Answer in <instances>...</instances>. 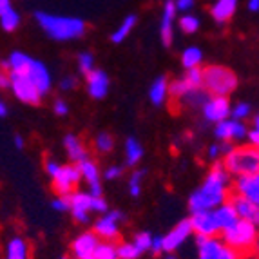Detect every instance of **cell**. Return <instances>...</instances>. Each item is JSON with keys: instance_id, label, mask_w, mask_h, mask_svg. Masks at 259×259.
Here are the masks:
<instances>
[{"instance_id": "1", "label": "cell", "mask_w": 259, "mask_h": 259, "mask_svg": "<svg viewBox=\"0 0 259 259\" xmlns=\"http://www.w3.org/2000/svg\"><path fill=\"white\" fill-rule=\"evenodd\" d=\"M230 174L225 170L221 161H216L212 170L207 174L205 182L198 190H194L189 198L190 212L198 210H212L225 203L230 196Z\"/></svg>"}, {"instance_id": "2", "label": "cell", "mask_w": 259, "mask_h": 259, "mask_svg": "<svg viewBox=\"0 0 259 259\" xmlns=\"http://www.w3.org/2000/svg\"><path fill=\"white\" fill-rule=\"evenodd\" d=\"M36 22L44 29V33L51 36L53 40L65 42V40H76L83 36L87 26L82 18L76 17H58V15H49L38 11L36 13Z\"/></svg>"}, {"instance_id": "3", "label": "cell", "mask_w": 259, "mask_h": 259, "mask_svg": "<svg viewBox=\"0 0 259 259\" xmlns=\"http://www.w3.org/2000/svg\"><path fill=\"white\" fill-rule=\"evenodd\" d=\"M221 239L241 257L252 255L255 254L257 246V225L246 220H238L232 227L221 230Z\"/></svg>"}, {"instance_id": "4", "label": "cell", "mask_w": 259, "mask_h": 259, "mask_svg": "<svg viewBox=\"0 0 259 259\" xmlns=\"http://www.w3.org/2000/svg\"><path fill=\"white\" fill-rule=\"evenodd\" d=\"M203 73V87L208 93V96H227L232 95L238 87V76L232 69L225 67V65H207Z\"/></svg>"}, {"instance_id": "5", "label": "cell", "mask_w": 259, "mask_h": 259, "mask_svg": "<svg viewBox=\"0 0 259 259\" xmlns=\"http://www.w3.org/2000/svg\"><path fill=\"white\" fill-rule=\"evenodd\" d=\"M221 165L230 176H245L259 174V151L257 147H234L229 154L223 156Z\"/></svg>"}, {"instance_id": "6", "label": "cell", "mask_w": 259, "mask_h": 259, "mask_svg": "<svg viewBox=\"0 0 259 259\" xmlns=\"http://www.w3.org/2000/svg\"><path fill=\"white\" fill-rule=\"evenodd\" d=\"M199 259H241L238 252L230 248L221 238H199L196 236Z\"/></svg>"}, {"instance_id": "7", "label": "cell", "mask_w": 259, "mask_h": 259, "mask_svg": "<svg viewBox=\"0 0 259 259\" xmlns=\"http://www.w3.org/2000/svg\"><path fill=\"white\" fill-rule=\"evenodd\" d=\"M8 76H9V87H11L13 95L17 96L20 102L29 104V105L40 104L42 95H40L38 89L33 85V82L27 78L26 73H15V71H9Z\"/></svg>"}, {"instance_id": "8", "label": "cell", "mask_w": 259, "mask_h": 259, "mask_svg": "<svg viewBox=\"0 0 259 259\" xmlns=\"http://www.w3.org/2000/svg\"><path fill=\"white\" fill-rule=\"evenodd\" d=\"M51 180H53V187H55L56 194L69 196L76 190L82 176H80V170H78L76 165H60V168L56 170V174Z\"/></svg>"}, {"instance_id": "9", "label": "cell", "mask_w": 259, "mask_h": 259, "mask_svg": "<svg viewBox=\"0 0 259 259\" xmlns=\"http://www.w3.org/2000/svg\"><path fill=\"white\" fill-rule=\"evenodd\" d=\"M120 220H121V212L118 210L105 212L104 216L95 221L93 232L102 241H114V239L120 238V227H118Z\"/></svg>"}, {"instance_id": "10", "label": "cell", "mask_w": 259, "mask_h": 259, "mask_svg": "<svg viewBox=\"0 0 259 259\" xmlns=\"http://www.w3.org/2000/svg\"><path fill=\"white\" fill-rule=\"evenodd\" d=\"M190 227H192V232L199 238H214L220 234V227L216 223V218H214V212L212 210H198L192 212L190 216Z\"/></svg>"}, {"instance_id": "11", "label": "cell", "mask_w": 259, "mask_h": 259, "mask_svg": "<svg viewBox=\"0 0 259 259\" xmlns=\"http://www.w3.org/2000/svg\"><path fill=\"white\" fill-rule=\"evenodd\" d=\"M24 73L27 74V78L33 82V85L38 89V93L42 96L48 95V93L51 91V85H53L51 73H49V69L42 64V62L35 60V58H31Z\"/></svg>"}, {"instance_id": "12", "label": "cell", "mask_w": 259, "mask_h": 259, "mask_svg": "<svg viewBox=\"0 0 259 259\" xmlns=\"http://www.w3.org/2000/svg\"><path fill=\"white\" fill-rule=\"evenodd\" d=\"M203 116L207 121L218 123L230 118V102L227 96H208V100L201 107Z\"/></svg>"}, {"instance_id": "13", "label": "cell", "mask_w": 259, "mask_h": 259, "mask_svg": "<svg viewBox=\"0 0 259 259\" xmlns=\"http://www.w3.org/2000/svg\"><path fill=\"white\" fill-rule=\"evenodd\" d=\"M234 194L248 199V201L254 205H259V174L236 176V182H234Z\"/></svg>"}, {"instance_id": "14", "label": "cell", "mask_w": 259, "mask_h": 259, "mask_svg": "<svg viewBox=\"0 0 259 259\" xmlns=\"http://www.w3.org/2000/svg\"><path fill=\"white\" fill-rule=\"evenodd\" d=\"M69 210H71V214H73L74 221H78V223H89L91 194H89V192L74 190L73 194H69Z\"/></svg>"}, {"instance_id": "15", "label": "cell", "mask_w": 259, "mask_h": 259, "mask_svg": "<svg viewBox=\"0 0 259 259\" xmlns=\"http://www.w3.org/2000/svg\"><path fill=\"white\" fill-rule=\"evenodd\" d=\"M192 234V227H190L189 220H182L180 223L174 227L170 232H167V236H163V252H174L178 250Z\"/></svg>"}, {"instance_id": "16", "label": "cell", "mask_w": 259, "mask_h": 259, "mask_svg": "<svg viewBox=\"0 0 259 259\" xmlns=\"http://www.w3.org/2000/svg\"><path fill=\"white\" fill-rule=\"evenodd\" d=\"M176 6L174 0H167L161 11V22H160V38L163 46H170L174 40V20H176Z\"/></svg>"}, {"instance_id": "17", "label": "cell", "mask_w": 259, "mask_h": 259, "mask_svg": "<svg viewBox=\"0 0 259 259\" xmlns=\"http://www.w3.org/2000/svg\"><path fill=\"white\" fill-rule=\"evenodd\" d=\"M87 95L95 100H102L107 96L109 93V76L105 71L102 69H93L91 73L87 74Z\"/></svg>"}, {"instance_id": "18", "label": "cell", "mask_w": 259, "mask_h": 259, "mask_svg": "<svg viewBox=\"0 0 259 259\" xmlns=\"http://www.w3.org/2000/svg\"><path fill=\"white\" fill-rule=\"evenodd\" d=\"M100 239L95 236V232L80 234L73 243H71V254L74 259H93L95 248Z\"/></svg>"}, {"instance_id": "19", "label": "cell", "mask_w": 259, "mask_h": 259, "mask_svg": "<svg viewBox=\"0 0 259 259\" xmlns=\"http://www.w3.org/2000/svg\"><path fill=\"white\" fill-rule=\"evenodd\" d=\"M227 201L232 205V208L236 210L239 220L252 221V223H255V225L259 223V205L250 203L248 199L241 198V196H238V194H230Z\"/></svg>"}, {"instance_id": "20", "label": "cell", "mask_w": 259, "mask_h": 259, "mask_svg": "<svg viewBox=\"0 0 259 259\" xmlns=\"http://www.w3.org/2000/svg\"><path fill=\"white\" fill-rule=\"evenodd\" d=\"M80 170V176L83 178L89 185V194L91 196H102V183H100V168L93 160H85L76 165Z\"/></svg>"}, {"instance_id": "21", "label": "cell", "mask_w": 259, "mask_h": 259, "mask_svg": "<svg viewBox=\"0 0 259 259\" xmlns=\"http://www.w3.org/2000/svg\"><path fill=\"white\" fill-rule=\"evenodd\" d=\"M64 149H65V152H67V156H69V160L73 161L74 165L89 160V151L85 149L82 140L78 138V136H74V134H67L64 138Z\"/></svg>"}, {"instance_id": "22", "label": "cell", "mask_w": 259, "mask_h": 259, "mask_svg": "<svg viewBox=\"0 0 259 259\" xmlns=\"http://www.w3.org/2000/svg\"><path fill=\"white\" fill-rule=\"evenodd\" d=\"M236 9H238V0H216L210 8V15L218 24H225L234 17Z\"/></svg>"}, {"instance_id": "23", "label": "cell", "mask_w": 259, "mask_h": 259, "mask_svg": "<svg viewBox=\"0 0 259 259\" xmlns=\"http://www.w3.org/2000/svg\"><path fill=\"white\" fill-rule=\"evenodd\" d=\"M212 212H214L216 223H218V227H220V234H221V230L232 227V225L239 220L238 214H236V210H234L232 205H230L229 201H225V203H221L220 207L212 208Z\"/></svg>"}, {"instance_id": "24", "label": "cell", "mask_w": 259, "mask_h": 259, "mask_svg": "<svg viewBox=\"0 0 259 259\" xmlns=\"http://www.w3.org/2000/svg\"><path fill=\"white\" fill-rule=\"evenodd\" d=\"M149 98H151L152 105L161 107L168 98V80L165 76L156 78L152 82L151 89H149Z\"/></svg>"}, {"instance_id": "25", "label": "cell", "mask_w": 259, "mask_h": 259, "mask_svg": "<svg viewBox=\"0 0 259 259\" xmlns=\"http://www.w3.org/2000/svg\"><path fill=\"white\" fill-rule=\"evenodd\" d=\"M6 259H29V245L26 239L13 238L6 245Z\"/></svg>"}, {"instance_id": "26", "label": "cell", "mask_w": 259, "mask_h": 259, "mask_svg": "<svg viewBox=\"0 0 259 259\" xmlns=\"http://www.w3.org/2000/svg\"><path fill=\"white\" fill-rule=\"evenodd\" d=\"M207 100H208V93L205 91L203 87H192L178 102L183 105H189V107H203V104Z\"/></svg>"}, {"instance_id": "27", "label": "cell", "mask_w": 259, "mask_h": 259, "mask_svg": "<svg viewBox=\"0 0 259 259\" xmlns=\"http://www.w3.org/2000/svg\"><path fill=\"white\" fill-rule=\"evenodd\" d=\"M134 26H136V15H127V17L121 20L120 26H118V29L111 35L112 44H121V42H123V40L131 35V31L134 29Z\"/></svg>"}, {"instance_id": "28", "label": "cell", "mask_w": 259, "mask_h": 259, "mask_svg": "<svg viewBox=\"0 0 259 259\" xmlns=\"http://www.w3.org/2000/svg\"><path fill=\"white\" fill-rule=\"evenodd\" d=\"M143 158V147L136 138H127L125 142V163L134 167Z\"/></svg>"}, {"instance_id": "29", "label": "cell", "mask_w": 259, "mask_h": 259, "mask_svg": "<svg viewBox=\"0 0 259 259\" xmlns=\"http://www.w3.org/2000/svg\"><path fill=\"white\" fill-rule=\"evenodd\" d=\"M203 62V53L199 48H187L185 51L182 53V64L185 69H192V67H199Z\"/></svg>"}, {"instance_id": "30", "label": "cell", "mask_w": 259, "mask_h": 259, "mask_svg": "<svg viewBox=\"0 0 259 259\" xmlns=\"http://www.w3.org/2000/svg\"><path fill=\"white\" fill-rule=\"evenodd\" d=\"M0 26H2L4 31H8V33L17 29V27L20 26V15L17 13V9L9 8L6 13L0 15Z\"/></svg>"}, {"instance_id": "31", "label": "cell", "mask_w": 259, "mask_h": 259, "mask_svg": "<svg viewBox=\"0 0 259 259\" xmlns=\"http://www.w3.org/2000/svg\"><path fill=\"white\" fill-rule=\"evenodd\" d=\"M234 123L236 120L232 118H227V120L216 123V136L221 142H234Z\"/></svg>"}, {"instance_id": "32", "label": "cell", "mask_w": 259, "mask_h": 259, "mask_svg": "<svg viewBox=\"0 0 259 259\" xmlns=\"http://www.w3.org/2000/svg\"><path fill=\"white\" fill-rule=\"evenodd\" d=\"M93 259H118L116 257V245L112 241H98L95 248Z\"/></svg>"}, {"instance_id": "33", "label": "cell", "mask_w": 259, "mask_h": 259, "mask_svg": "<svg viewBox=\"0 0 259 259\" xmlns=\"http://www.w3.org/2000/svg\"><path fill=\"white\" fill-rule=\"evenodd\" d=\"M180 29H182L183 33H187V35H194L196 31L199 29L198 17H194V15H183V17L180 18Z\"/></svg>"}, {"instance_id": "34", "label": "cell", "mask_w": 259, "mask_h": 259, "mask_svg": "<svg viewBox=\"0 0 259 259\" xmlns=\"http://www.w3.org/2000/svg\"><path fill=\"white\" fill-rule=\"evenodd\" d=\"M95 147L98 152H111L114 149V138L109 133H100L95 140Z\"/></svg>"}, {"instance_id": "35", "label": "cell", "mask_w": 259, "mask_h": 259, "mask_svg": "<svg viewBox=\"0 0 259 259\" xmlns=\"http://www.w3.org/2000/svg\"><path fill=\"white\" fill-rule=\"evenodd\" d=\"M140 252L136 250V246L133 243H120L116 245V257L118 259H138Z\"/></svg>"}, {"instance_id": "36", "label": "cell", "mask_w": 259, "mask_h": 259, "mask_svg": "<svg viewBox=\"0 0 259 259\" xmlns=\"http://www.w3.org/2000/svg\"><path fill=\"white\" fill-rule=\"evenodd\" d=\"M143 178H145V170H134L131 174V180H129V189H131V194L134 198H138L142 194V182Z\"/></svg>"}, {"instance_id": "37", "label": "cell", "mask_w": 259, "mask_h": 259, "mask_svg": "<svg viewBox=\"0 0 259 259\" xmlns=\"http://www.w3.org/2000/svg\"><path fill=\"white\" fill-rule=\"evenodd\" d=\"M250 104H246V102H239L236 104L234 107H230V116L232 120H238V121H243L245 118L250 116Z\"/></svg>"}, {"instance_id": "38", "label": "cell", "mask_w": 259, "mask_h": 259, "mask_svg": "<svg viewBox=\"0 0 259 259\" xmlns=\"http://www.w3.org/2000/svg\"><path fill=\"white\" fill-rule=\"evenodd\" d=\"M151 239H152V236L149 232H138L134 236L133 245L136 246V250H138L140 254H143V252H147L149 248H151Z\"/></svg>"}, {"instance_id": "39", "label": "cell", "mask_w": 259, "mask_h": 259, "mask_svg": "<svg viewBox=\"0 0 259 259\" xmlns=\"http://www.w3.org/2000/svg\"><path fill=\"white\" fill-rule=\"evenodd\" d=\"M78 69L85 76L95 69V58H93L91 53H80V56H78Z\"/></svg>"}, {"instance_id": "40", "label": "cell", "mask_w": 259, "mask_h": 259, "mask_svg": "<svg viewBox=\"0 0 259 259\" xmlns=\"http://www.w3.org/2000/svg\"><path fill=\"white\" fill-rule=\"evenodd\" d=\"M183 80H185L190 87H201V83H203V73H201L199 67H192V69H187Z\"/></svg>"}, {"instance_id": "41", "label": "cell", "mask_w": 259, "mask_h": 259, "mask_svg": "<svg viewBox=\"0 0 259 259\" xmlns=\"http://www.w3.org/2000/svg\"><path fill=\"white\" fill-rule=\"evenodd\" d=\"M91 212L105 214L107 212V201L102 196H91Z\"/></svg>"}, {"instance_id": "42", "label": "cell", "mask_w": 259, "mask_h": 259, "mask_svg": "<svg viewBox=\"0 0 259 259\" xmlns=\"http://www.w3.org/2000/svg\"><path fill=\"white\" fill-rule=\"evenodd\" d=\"M53 208L60 212L69 210V196H58V198L53 199Z\"/></svg>"}, {"instance_id": "43", "label": "cell", "mask_w": 259, "mask_h": 259, "mask_svg": "<svg viewBox=\"0 0 259 259\" xmlns=\"http://www.w3.org/2000/svg\"><path fill=\"white\" fill-rule=\"evenodd\" d=\"M121 172H123V168H121L120 165H111V167L105 168L104 178L105 180H116V178L121 176Z\"/></svg>"}, {"instance_id": "44", "label": "cell", "mask_w": 259, "mask_h": 259, "mask_svg": "<svg viewBox=\"0 0 259 259\" xmlns=\"http://www.w3.org/2000/svg\"><path fill=\"white\" fill-rule=\"evenodd\" d=\"M53 109H55V114H58V116H67L69 114V105H67L65 100H56Z\"/></svg>"}, {"instance_id": "45", "label": "cell", "mask_w": 259, "mask_h": 259, "mask_svg": "<svg viewBox=\"0 0 259 259\" xmlns=\"http://www.w3.org/2000/svg\"><path fill=\"white\" fill-rule=\"evenodd\" d=\"M246 140L250 143V147H257L259 145V127H252L250 131H246Z\"/></svg>"}, {"instance_id": "46", "label": "cell", "mask_w": 259, "mask_h": 259, "mask_svg": "<svg viewBox=\"0 0 259 259\" xmlns=\"http://www.w3.org/2000/svg\"><path fill=\"white\" fill-rule=\"evenodd\" d=\"M196 0H174V6H176L178 11H190L194 8Z\"/></svg>"}, {"instance_id": "47", "label": "cell", "mask_w": 259, "mask_h": 259, "mask_svg": "<svg viewBox=\"0 0 259 259\" xmlns=\"http://www.w3.org/2000/svg\"><path fill=\"white\" fill-rule=\"evenodd\" d=\"M149 250H152L154 254L163 252V239H161V236H154V238L151 239V248H149Z\"/></svg>"}, {"instance_id": "48", "label": "cell", "mask_w": 259, "mask_h": 259, "mask_svg": "<svg viewBox=\"0 0 259 259\" xmlns=\"http://www.w3.org/2000/svg\"><path fill=\"white\" fill-rule=\"evenodd\" d=\"M76 78L74 76H65L62 78L60 82V89H64V91H69V89H73V87H76Z\"/></svg>"}, {"instance_id": "49", "label": "cell", "mask_w": 259, "mask_h": 259, "mask_svg": "<svg viewBox=\"0 0 259 259\" xmlns=\"http://www.w3.org/2000/svg\"><path fill=\"white\" fill-rule=\"evenodd\" d=\"M58 168H60V163H58V161H55V160H49L48 163H46V172H48L49 178L55 176Z\"/></svg>"}, {"instance_id": "50", "label": "cell", "mask_w": 259, "mask_h": 259, "mask_svg": "<svg viewBox=\"0 0 259 259\" xmlns=\"http://www.w3.org/2000/svg\"><path fill=\"white\" fill-rule=\"evenodd\" d=\"M220 145H210V149H208V158L210 160H220Z\"/></svg>"}, {"instance_id": "51", "label": "cell", "mask_w": 259, "mask_h": 259, "mask_svg": "<svg viewBox=\"0 0 259 259\" xmlns=\"http://www.w3.org/2000/svg\"><path fill=\"white\" fill-rule=\"evenodd\" d=\"M234 149V143L232 142H223L220 145V152H221V156H225V154H229L230 151Z\"/></svg>"}, {"instance_id": "52", "label": "cell", "mask_w": 259, "mask_h": 259, "mask_svg": "<svg viewBox=\"0 0 259 259\" xmlns=\"http://www.w3.org/2000/svg\"><path fill=\"white\" fill-rule=\"evenodd\" d=\"M8 87H9L8 73H0V89H8Z\"/></svg>"}, {"instance_id": "53", "label": "cell", "mask_w": 259, "mask_h": 259, "mask_svg": "<svg viewBox=\"0 0 259 259\" xmlns=\"http://www.w3.org/2000/svg\"><path fill=\"white\" fill-rule=\"evenodd\" d=\"M246 8H248V11H252V13H257V9H259V0H248V4H246Z\"/></svg>"}, {"instance_id": "54", "label": "cell", "mask_w": 259, "mask_h": 259, "mask_svg": "<svg viewBox=\"0 0 259 259\" xmlns=\"http://www.w3.org/2000/svg\"><path fill=\"white\" fill-rule=\"evenodd\" d=\"M9 8H13V6H11V0H0V15L6 13Z\"/></svg>"}, {"instance_id": "55", "label": "cell", "mask_w": 259, "mask_h": 259, "mask_svg": "<svg viewBox=\"0 0 259 259\" xmlns=\"http://www.w3.org/2000/svg\"><path fill=\"white\" fill-rule=\"evenodd\" d=\"M15 145H17L18 149L24 147V138H22L20 134H17V136H15Z\"/></svg>"}, {"instance_id": "56", "label": "cell", "mask_w": 259, "mask_h": 259, "mask_svg": "<svg viewBox=\"0 0 259 259\" xmlns=\"http://www.w3.org/2000/svg\"><path fill=\"white\" fill-rule=\"evenodd\" d=\"M8 114V107H6L4 102H0V118H4Z\"/></svg>"}, {"instance_id": "57", "label": "cell", "mask_w": 259, "mask_h": 259, "mask_svg": "<svg viewBox=\"0 0 259 259\" xmlns=\"http://www.w3.org/2000/svg\"><path fill=\"white\" fill-rule=\"evenodd\" d=\"M60 259H74V257H71V255H65V257H60Z\"/></svg>"}, {"instance_id": "58", "label": "cell", "mask_w": 259, "mask_h": 259, "mask_svg": "<svg viewBox=\"0 0 259 259\" xmlns=\"http://www.w3.org/2000/svg\"><path fill=\"white\" fill-rule=\"evenodd\" d=\"M167 259H176V257H167Z\"/></svg>"}, {"instance_id": "59", "label": "cell", "mask_w": 259, "mask_h": 259, "mask_svg": "<svg viewBox=\"0 0 259 259\" xmlns=\"http://www.w3.org/2000/svg\"><path fill=\"white\" fill-rule=\"evenodd\" d=\"M241 259H245V257H241Z\"/></svg>"}]
</instances>
